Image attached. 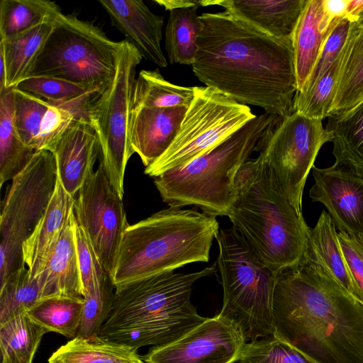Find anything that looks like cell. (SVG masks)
Returning a JSON list of instances; mask_svg holds the SVG:
<instances>
[{"label": "cell", "instance_id": "cell-1", "mask_svg": "<svg viewBox=\"0 0 363 363\" xmlns=\"http://www.w3.org/2000/svg\"><path fill=\"white\" fill-rule=\"evenodd\" d=\"M200 18L191 65L199 80L269 114L292 113L297 91L292 40L273 37L225 10Z\"/></svg>", "mask_w": 363, "mask_h": 363}, {"label": "cell", "instance_id": "cell-2", "mask_svg": "<svg viewBox=\"0 0 363 363\" xmlns=\"http://www.w3.org/2000/svg\"><path fill=\"white\" fill-rule=\"evenodd\" d=\"M274 334L313 363H363V305L303 255L277 273Z\"/></svg>", "mask_w": 363, "mask_h": 363}, {"label": "cell", "instance_id": "cell-3", "mask_svg": "<svg viewBox=\"0 0 363 363\" xmlns=\"http://www.w3.org/2000/svg\"><path fill=\"white\" fill-rule=\"evenodd\" d=\"M216 264L191 273L164 272L115 286L111 312L99 336L135 350L175 341L203 323L190 296L199 279L216 274Z\"/></svg>", "mask_w": 363, "mask_h": 363}, {"label": "cell", "instance_id": "cell-4", "mask_svg": "<svg viewBox=\"0 0 363 363\" xmlns=\"http://www.w3.org/2000/svg\"><path fill=\"white\" fill-rule=\"evenodd\" d=\"M236 199L228 215L257 259L278 273L301 259L308 226L272 169L259 157L239 169Z\"/></svg>", "mask_w": 363, "mask_h": 363}, {"label": "cell", "instance_id": "cell-5", "mask_svg": "<svg viewBox=\"0 0 363 363\" xmlns=\"http://www.w3.org/2000/svg\"><path fill=\"white\" fill-rule=\"evenodd\" d=\"M216 216L169 207L125 229L111 275L115 286L209 260Z\"/></svg>", "mask_w": 363, "mask_h": 363}, {"label": "cell", "instance_id": "cell-6", "mask_svg": "<svg viewBox=\"0 0 363 363\" xmlns=\"http://www.w3.org/2000/svg\"><path fill=\"white\" fill-rule=\"evenodd\" d=\"M277 117L267 112L256 116L208 152L154 177L163 201L169 207L193 205L210 216H228L236 199V174Z\"/></svg>", "mask_w": 363, "mask_h": 363}, {"label": "cell", "instance_id": "cell-7", "mask_svg": "<svg viewBox=\"0 0 363 363\" xmlns=\"http://www.w3.org/2000/svg\"><path fill=\"white\" fill-rule=\"evenodd\" d=\"M217 267L223 298L220 318L246 342L274 334L272 301L277 273L262 264L233 226L219 230Z\"/></svg>", "mask_w": 363, "mask_h": 363}, {"label": "cell", "instance_id": "cell-8", "mask_svg": "<svg viewBox=\"0 0 363 363\" xmlns=\"http://www.w3.org/2000/svg\"><path fill=\"white\" fill-rule=\"evenodd\" d=\"M122 46L92 23L62 12L29 77L65 79L99 94L115 74Z\"/></svg>", "mask_w": 363, "mask_h": 363}, {"label": "cell", "instance_id": "cell-9", "mask_svg": "<svg viewBox=\"0 0 363 363\" xmlns=\"http://www.w3.org/2000/svg\"><path fill=\"white\" fill-rule=\"evenodd\" d=\"M142 58L130 43L123 40L112 80L82 111L97 136L99 160L111 186L122 199L126 165L134 154L130 143L133 93L136 67Z\"/></svg>", "mask_w": 363, "mask_h": 363}, {"label": "cell", "instance_id": "cell-10", "mask_svg": "<svg viewBox=\"0 0 363 363\" xmlns=\"http://www.w3.org/2000/svg\"><path fill=\"white\" fill-rule=\"evenodd\" d=\"M57 182L52 152L35 153L12 180L1 202L0 285L26 267L22 247L44 216Z\"/></svg>", "mask_w": 363, "mask_h": 363}, {"label": "cell", "instance_id": "cell-11", "mask_svg": "<svg viewBox=\"0 0 363 363\" xmlns=\"http://www.w3.org/2000/svg\"><path fill=\"white\" fill-rule=\"evenodd\" d=\"M255 116L248 106L216 89L195 86L194 99L176 138L160 157L145 167V174L154 178L186 164L225 140Z\"/></svg>", "mask_w": 363, "mask_h": 363}, {"label": "cell", "instance_id": "cell-12", "mask_svg": "<svg viewBox=\"0 0 363 363\" xmlns=\"http://www.w3.org/2000/svg\"><path fill=\"white\" fill-rule=\"evenodd\" d=\"M322 121L297 112L277 117L265 130L256 150L272 170L286 196L302 214L305 183L320 147L331 142Z\"/></svg>", "mask_w": 363, "mask_h": 363}, {"label": "cell", "instance_id": "cell-13", "mask_svg": "<svg viewBox=\"0 0 363 363\" xmlns=\"http://www.w3.org/2000/svg\"><path fill=\"white\" fill-rule=\"evenodd\" d=\"M73 210L77 223L87 233L103 267L111 277L129 224L123 199L111 186L101 161L79 189Z\"/></svg>", "mask_w": 363, "mask_h": 363}, {"label": "cell", "instance_id": "cell-14", "mask_svg": "<svg viewBox=\"0 0 363 363\" xmlns=\"http://www.w3.org/2000/svg\"><path fill=\"white\" fill-rule=\"evenodd\" d=\"M245 343L231 323L216 315L175 341L152 347L143 359L147 363H235Z\"/></svg>", "mask_w": 363, "mask_h": 363}, {"label": "cell", "instance_id": "cell-15", "mask_svg": "<svg viewBox=\"0 0 363 363\" xmlns=\"http://www.w3.org/2000/svg\"><path fill=\"white\" fill-rule=\"evenodd\" d=\"M312 173L311 199L326 207L340 231L363 242V178L335 163L325 169L313 166Z\"/></svg>", "mask_w": 363, "mask_h": 363}, {"label": "cell", "instance_id": "cell-16", "mask_svg": "<svg viewBox=\"0 0 363 363\" xmlns=\"http://www.w3.org/2000/svg\"><path fill=\"white\" fill-rule=\"evenodd\" d=\"M14 122L23 143L35 152H53L76 116L75 111L54 105L13 88Z\"/></svg>", "mask_w": 363, "mask_h": 363}, {"label": "cell", "instance_id": "cell-17", "mask_svg": "<svg viewBox=\"0 0 363 363\" xmlns=\"http://www.w3.org/2000/svg\"><path fill=\"white\" fill-rule=\"evenodd\" d=\"M52 153L58 179L66 192L76 198L94 172V163L99 156L97 136L83 115L75 117Z\"/></svg>", "mask_w": 363, "mask_h": 363}, {"label": "cell", "instance_id": "cell-18", "mask_svg": "<svg viewBox=\"0 0 363 363\" xmlns=\"http://www.w3.org/2000/svg\"><path fill=\"white\" fill-rule=\"evenodd\" d=\"M111 24L122 33L146 60L160 67L167 66L162 52L164 18L154 13L140 0H100Z\"/></svg>", "mask_w": 363, "mask_h": 363}, {"label": "cell", "instance_id": "cell-19", "mask_svg": "<svg viewBox=\"0 0 363 363\" xmlns=\"http://www.w3.org/2000/svg\"><path fill=\"white\" fill-rule=\"evenodd\" d=\"M187 108L133 106L130 146L145 167L154 163L169 147Z\"/></svg>", "mask_w": 363, "mask_h": 363}, {"label": "cell", "instance_id": "cell-20", "mask_svg": "<svg viewBox=\"0 0 363 363\" xmlns=\"http://www.w3.org/2000/svg\"><path fill=\"white\" fill-rule=\"evenodd\" d=\"M75 220L73 210L50 252L43 271L37 276L41 286L40 300L50 297L84 300L74 240Z\"/></svg>", "mask_w": 363, "mask_h": 363}, {"label": "cell", "instance_id": "cell-21", "mask_svg": "<svg viewBox=\"0 0 363 363\" xmlns=\"http://www.w3.org/2000/svg\"><path fill=\"white\" fill-rule=\"evenodd\" d=\"M306 1L201 0V6H222L273 37L291 40Z\"/></svg>", "mask_w": 363, "mask_h": 363}, {"label": "cell", "instance_id": "cell-22", "mask_svg": "<svg viewBox=\"0 0 363 363\" xmlns=\"http://www.w3.org/2000/svg\"><path fill=\"white\" fill-rule=\"evenodd\" d=\"M75 198L68 194L57 178L45 213L22 247L23 257L30 279L44 269L47 259L71 213Z\"/></svg>", "mask_w": 363, "mask_h": 363}, {"label": "cell", "instance_id": "cell-23", "mask_svg": "<svg viewBox=\"0 0 363 363\" xmlns=\"http://www.w3.org/2000/svg\"><path fill=\"white\" fill-rule=\"evenodd\" d=\"M338 19L333 20L325 13L323 0L306 1L291 39L297 91L308 81L323 43Z\"/></svg>", "mask_w": 363, "mask_h": 363}, {"label": "cell", "instance_id": "cell-24", "mask_svg": "<svg viewBox=\"0 0 363 363\" xmlns=\"http://www.w3.org/2000/svg\"><path fill=\"white\" fill-rule=\"evenodd\" d=\"M303 256L320 264L352 297L362 303L340 247L335 224L323 211L313 228H308Z\"/></svg>", "mask_w": 363, "mask_h": 363}, {"label": "cell", "instance_id": "cell-25", "mask_svg": "<svg viewBox=\"0 0 363 363\" xmlns=\"http://www.w3.org/2000/svg\"><path fill=\"white\" fill-rule=\"evenodd\" d=\"M363 101V29L352 21L342 49L330 116L343 114Z\"/></svg>", "mask_w": 363, "mask_h": 363}, {"label": "cell", "instance_id": "cell-26", "mask_svg": "<svg viewBox=\"0 0 363 363\" xmlns=\"http://www.w3.org/2000/svg\"><path fill=\"white\" fill-rule=\"evenodd\" d=\"M55 20L21 34L0 40V56L4 59L6 71L5 90L16 87L30 77L52 30Z\"/></svg>", "mask_w": 363, "mask_h": 363}, {"label": "cell", "instance_id": "cell-27", "mask_svg": "<svg viewBox=\"0 0 363 363\" xmlns=\"http://www.w3.org/2000/svg\"><path fill=\"white\" fill-rule=\"evenodd\" d=\"M332 136L335 164L363 178V101L326 126Z\"/></svg>", "mask_w": 363, "mask_h": 363}, {"label": "cell", "instance_id": "cell-28", "mask_svg": "<svg viewBox=\"0 0 363 363\" xmlns=\"http://www.w3.org/2000/svg\"><path fill=\"white\" fill-rule=\"evenodd\" d=\"M48 363H144L137 350L105 340L75 337L59 347Z\"/></svg>", "mask_w": 363, "mask_h": 363}, {"label": "cell", "instance_id": "cell-29", "mask_svg": "<svg viewBox=\"0 0 363 363\" xmlns=\"http://www.w3.org/2000/svg\"><path fill=\"white\" fill-rule=\"evenodd\" d=\"M36 152L21 140L14 122L13 89L0 93V185L12 180Z\"/></svg>", "mask_w": 363, "mask_h": 363}, {"label": "cell", "instance_id": "cell-30", "mask_svg": "<svg viewBox=\"0 0 363 363\" xmlns=\"http://www.w3.org/2000/svg\"><path fill=\"white\" fill-rule=\"evenodd\" d=\"M198 6L169 11L165 28V50L171 64L191 65L198 50L197 39L203 23L197 14Z\"/></svg>", "mask_w": 363, "mask_h": 363}, {"label": "cell", "instance_id": "cell-31", "mask_svg": "<svg viewBox=\"0 0 363 363\" xmlns=\"http://www.w3.org/2000/svg\"><path fill=\"white\" fill-rule=\"evenodd\" d=\"M195 86L176 85L167 81L158 70H141L135 78L133 107H186L191 104Z\"/></svg>", "mask_w": 363, "mask_h": 363}, {"label": "cell", "instance_id": "cell-32", "mask_svg": "<svg viewBox=\"0 0 363 363\" xmlns=\"http://www.w3.org/2000/svg\"><path fill=\"white\" fill-rule=\"evenodd\" d=\"M47 333L27 313L0 324L1 363H32L42 337Z\"/></svg>", "mask_w": 363, "mask_h": 363}, {"label": "cell", "instance_id": "cell-33", "mask_svg": "<svg viewBox=\"0 0 363 363\" xmlns=\"http://www.w3.org/2000/svg\"><path fill=\"white\" fill-rule=\"evenodd\" d=\"M62 11L48 0H1L0 38L27 32L39 25L54 21Z\"/></svg>", "mask_w": 363, "mask_h": 363}, {"label": "cell", "instance_id": "cell-34", "mask_svg": "<svg viewBox=\"0 0 363 363\" xmlns=\"http://www.w3.org/2000/svg\"><path fill=\"white\" fill-rule=\"evenodd\" d=\"M84 300L50 297L38 301L26 313L48 332L73 339L80 327Z\"/></svg>", "mask_w": 363, "mask_h": 363}, {"label": "cell", "instance_id": "cell-35", "mask_svg": "<svg viewBox=\"0 0 363 363\" xmlns=\"http://www.w3.org/2000/svg\"><path fill=\"white\" fill-rule=\"evenodd\" d=\"M54 105L71 108L82 114L84 106L96 94L89 89L65 79L31 77L16 87Z\"/></svg>", "mask_w": 363, "mask_h": 363}, {"label": "cell", "instance_id": "cell-36", "mask_svg": "<svg viewBox=\"0 0 363 363\" xmlns=\"http://www.w3.org/2000/svg\"><path fill=\"white\" fill-rule=\"evenodd\" d=\"M41 299V286L36 277L30 279L28 268L13 272L0 285V324L26 313Z\"/></svg>", "mask_w": 363, "mask_h": 363}, {"label": "cell", "instance_id": "cell-37", "mask_svg": "<svg viewBox=\"0 0 363 363\" xmlns=\"http://www.w3.org/2000/svg\"><path fill=\"white\" fill-rule=\"evenodd\" d=\"M339 62L340 59L306 91H296L294 99V112L320 121L330 116Z\"/></svg>", "mask_w": 363, "mask_h": 363}, {"label": "cell", "instance_id": "cell-38", "mask_svg": "<svg viewBox=\"0 0 363 363\" xmlns=\"http://www.w3.org/2000/svg\"><path fill=\"white\" fill-rule=\"evenodd\" d=\"M239 362L240 363H313L297 349L274 335L246 342Z\"/></svg>", "mask_w": 363, "mask_h": 363}, {"label": "cell", "instance_id": "cell-39", "mask_svg": "<svg viewBox=\"0 0 363 363\" xmlns=\"http://www.w3.org/2000/svg\"><path fill=\"white\" fill-rule=\"evenodd\" d=\"M113 288L115 286L108 276L94 292L84 297L82 321L77 336L83 338L99 336L113 306Z\"/></svg>", "mask_w": 363, "mask_h": 363}, {"label": "cell", "instance_id": "cell-40", "mask_svg": "<svg viewBox=\"0 0 363 363\" xmlns=\"http://www.w3.org/2000/svg\"><path fill=\"white\" fill-rule=\"evenodd\" d=\"M74 232L84 298L94 292L110 275L103 267L87 233L76 220Z\"/></svg>", "mask_w": 363, "mask_h": 363}, {"label": "cell", "instance_id": "cell-41", "mask_svg": "<svg viewBox=\"0 0 363 363\" xmlns=\"http://www.w3.org/2000/svg\"><path fill=\"white\" fill-rule=\"evenodd\" d=\"M352 21L347 16L336 21L323 43L308 81L298 92H304L308 89L340 59Z\"/></svg>", "mask_w": 363, "mask_h": 363}, {"label": "cell", "instance_id": "cell-42", "mask_svg": "<svg viewBox=\"0 0 363 363\" xmlns=\"http://www.w3.org/2000/svg\"><path fill=\"white\" fill-rule=\"evenodd\" d=\"M337 238L363 305V242L340 230L337 233Z\"/></svg>", "mask_w": 363, "mask_h": 363}, {"label": "cell", "instance_id": "cell-43", "mask_svg": "<svg viewBox=\"0 0 363 363\" xmlns=\"http://www.w3.org/2000/svg\"><path fill=\"white\" fill-rule=\"evenodd\" d=\"M349 0H323L325 13L333 20L347 16Z\"/></svg>", "mask_w": 363, "mask_h": 363}, {"label": "cell", "instance_id": "cell-44", "mask_svg": "<svg viewBox=\"0 0 363 363\" xmlns=\"http://www.w3.org/2000/svg\"><path fill=\"white\" fill-rule=\"evenodd\" d=\"M154 2L169 11L182 8L201 6V0H155Z\"/></svg>", "mask_w": 363, "mask_h": 363}, {"label": "cell", "instance_id": "cell-45", "mask_svg": "<svg viewBox=\"0 0 363 363\" xmlns=\"http://www.w3.org/2000/svg\"><path fill=\"white\" fill-rule=\"evenodd\" d=\"M363 9V0H349L347 17L353 21L357 14Z\"/></svg>", "mask_w": 363, "mask_h": 363}, {"label": "cell", "instance_id": "cell-46", "mask_svg": "<svg viewBox=\"0 0 363 363\" xmlns=\"http://www.w3.org/2000/svg\"><path fill=\"white\" fill-rule=\"evenodd\" d=\"M353 21H354L357 25L363 29V9L357 14Z\"/></svg>", "mask_w": 363, "mask_h": 363}, {"label": "cell", "instance_id": "cell-47", "mask_svg": "<svg viewBox=\"0 0 363 363\" xmlns=\"http://www.w3.org/2000/svg\"><path fill=\"white\" fill-rule=\"evenodd\" d=\"M144 363H147V362H145Z\"/></svg>", "mask_w": 363, "mask_h": 363}]
</instances>
